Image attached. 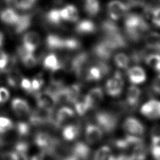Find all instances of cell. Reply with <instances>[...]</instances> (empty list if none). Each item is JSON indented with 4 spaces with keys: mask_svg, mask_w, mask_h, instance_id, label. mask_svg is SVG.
<instances>
[{
    "mask_svg": "<svg viewBox=\"0 0 160 160\" xmlns=\"http://www.w3.org/2000/svg\"><path fill=\"white\" fill-rule=\"evenodd\" d=\"M19 16V14L11 8H6L0 12L1 20L9 25L14 26L16 23Z\"/></svg>",
    "mask_w": 160,
    "mask_h": 160,
    "instance_id": "obj_22",
    "label": "cell"
},
{
    "mask_svg": "<svg viewBox=\"0 0 160 160\" xmlns=\"http://www.w3.org/2000/svg\"><path fill=\"white\" fill-rule=\"evenodd\" d=\"M124 129L131 135L141 136L144 132V126L138 119L133 117L126 118L123 123Z\"/></svg>",
    "mask_w": 160,
    "mask_h": 160,
    "instance_id": "obj_10",
    "label": "cell"
},
{
    "mask_svg": "<svg viewBox=\"0 0 160 160\" xmlns=\"http://www.w3.org/2000/svg\"><path fill=\"white\" fill-rule=\"evenodd\" d=\"M114 160H132V159L130 155L120 154L118 156H114Z\"/></svg>",
    "mask_w": 160,
    "mask_h": 160,
    "instance_id": "obj_51",
    "label": "cell"
},
{
    "mask_svg": "<svg viewBox=\"0 0 160 160\" xmlns=\"http://www.w3.org/2000/svg\"><path fill=\"white\" fill-rule=\"evenodd\" d=\"M94 118L98 126L106 133L112 132L117 127L118 117L112 112L99 111L96 113Z\"/></svg>",
    "mask_w": 160,
    "mask_h": 160,
    "instance_id": "obj_2",
    "label": "cell"
},
{
    "mask_svg": "<svg viewBox=\"0 0 160 160\" xmlns=\"http://www.w3.org/2000/svg\"><path fill=\"white\" fill-rule=\"evenodd\" d=\"M141 91L135 86H131L128 89L126 94V103L131 107H136L141 98Z\"/></svg>",
    "mask_w": 160,
    "mask_h": 160,
    "instance_id": "obj_18",
    "label": "cell"
},
{
    "mask_svg": "<svg viewBox=\"0 0 160 160\" xmlns=\"http://www.w3.org/2000/svg\"><path fill=\"white\" fill-rule=\"evenodd\" d=\"M4 42V35L3 34L0 32V47H1Z\"/></svg>",
    "mask_w": 160,
    "mask_h": 160,
    "instance_id": "obj_53",
    "label": "cell"
},
{
    "mask_svg": "<svg viewBox=\"0 0 160 160\" xmlns=\"http://www.w3.org/2000/svg\"><path fill=\"white\" fill-rule=\"evenodd\" d=\"M53 110L38 107L31 113L29 116L30 123L34 126H39L47 123L52 124L54 118Z\"/></svg>",
    "mask_w": 160,
    "mask_h": 160,
    "instance_id": "obj_3",
    "label": "cell"
},
{
    "mask_svg": "<svg viewBox=\"0 0 160 160\" xmlns=\"http://www.w3.org/2000/svg\"><path fill=\"white\" fill-rule=\"evenodd\" d=\"M61 160H79L77 158H76L74 156H73L72 154H69L68 156L64 158L63 159H62Z\"/></svg>",
    "mask_w": 160,
    "mask_h": 160,
    "instance_id": "obj_52",
    "label": "cell"
},
{
    "mask_svg": "<svg viewBox=\"0 0 160 160\" xmlns=\"http://www.w3.org/2000/svg\"><path fill=\"white\" fill-rule=\"evenodd\" d=\"M22 79V78L20 72L16 69L12 68L8 72L7 82L11 87H17L19 84H20Z\"/></svg>",
    "mask_w": 160,
    "mask_h": 160,
    "instance_id": "obj_31",
    "label": "cell"
},
{
    "mask_svg": "<svg viewBox=\"0 0 160 160\" xmlns=\"http://www.w3.org/2000/svg\"><path fill=\"white\" fill-rule=\"evenodd\" d=\"M43 83H44V81L41 76H37L36 77H35L31 81L32 92L38 91V90H39L42 87V86L43 85Z\"/></svg>",
    "mask_w": 160,
    "mask_h": 160,
    "instance_id": "obj_46",
    "label": "cell"
},
{
    "mask_svg": "<svg viewBox=\"0 0 160 160\" xmlns=\"http://www.w3.org/2000/svg\"><path fill=\"white\" fill-rule=\"evenodd\" d=\"M151 19L156 26L160 28V7L152 9Z\"/></svg>",
    "mask_w": 160,
    "mask_h": 160,
    "instance_id": "obj_45",
    "label": "cell"
},
{
    "mask_svg": "<svg viewBox=\"0 0 160 160\" xmlns=\"http://www.w3.org/2000/svg\"><path fill=\"white\" fill-rule=\"evenodd\" d=\"M115 49L104 38L93 48V53L99 60L108 61Z\"/></svg>",
    "mask_w": 160,
    "mask_h": 160,
    "instance_id": "obj_7",
    "label": "cell"
},
{
    "mask_svg": "<svg viewBox=\"0 0 160 160\" xmlns=\"http://www.w3.org/2000/svg\"><path fill=\"white\" fill-rule=\"evenodd\" d=\"M51 71V83L57 85H62L64 74L66 72L62 65V62H61V64L58 67Z\"/></svg>",
    "mask_w": 160,
    "mask_h": 160,
    "instance_id": "obj_29",
    "label": "cell"
},
{
    "mask_svg": "<svg viewBox=\"0 0 160 160\" xmlns=\"http://www.w3.org/2000/svg\"><path fill=\"white\" fill-rule=\"evenodd\" d=\"M71 154L79 160H89L91 156V149L87 143L79 141L76 142L71 148Z\"/></svg>",
    "mask_w": 160,
    "mask_h": 160,
    "instance_id": "obj_12",
    "label": "cell"
},
{
    "mask_svg": "<svg viewBox=\"0 0 160 160\" xmlns=\"http://www.w3.org/2000/svg\"><path fill=\"white\" fill-rule=\"evenodd\" d=\"M108 11L111 19L116 21L128 14L129 8L128 4L119 0H113L108 4Z\"/></svg>",
    "mask_w": 160,
    "mask_h": 160,
    "instance_id": "obj_5",
    "label": "cell"
},
{
    "mask_svg": "<svg viewBox=\"0 0 160 160\" xmlns=\"http://www.w3.org/2000/svg\"><path fill=\"white\" fill-rule=\"evenodd\" d=\"M61 64V62L58 60L57 56L55 54H50L45 58L43 62V66L44 68L52 71L53 69L58 67Z\"/></svg>",
    "mask_w": 160,
    "mask_h": 160,
    "instance_id": "obj_34",
    "label": "cell"
},
{
    "mask_svg": "<svg viewBox=\"0 0 160 160\" xmlns=\"http://www.w3.org/2000/svg\"><path fill=\"white\" fill-rule=\"evenodd\" d=\"M116 66L121 69H126L129 64V58L124 53H118L114 56Z\"/></svg>",
    "mask_w": 160,
    "mask_h": 160,
    "instance_id": "obj_37",
    "label": "cell"
},
{
    "mask_svg": "<svg viewBox=\"0 0 160 160\" xmlns=\"http://www.w3.org/2000/svg\"><path fill=\"white\" fill-rule=\"evenodd\" d=\"M9 98V92L8 89L1 87L0 88V103L6 102Z\"/></svg>",
    "mask_w": 160,
    "mask_h": 160,
    "instance_id": "obj_48",
    "label": "cell"
},
{
    "mask_svg": "<svg viewBox=\"0 0 160 160\" xmlns=\"http://www.w3.org/2000/svg\"><path fill=\"white\" fill-rule=\"evenodd\" d=\"M14 151L19 155L20 159L22 160H29L31 154V147L29 143L24 141H19L16 143Z\"/></svg>",
    "mask_w": 160,
    "mask_h": 160,
    "instance_id": "obj_26",
    "label": "cell"
},
{
    "mask_svg": "<svg viewBox=\"0 0 160 160\" xmlns=\"http://www.w3.org/2000/svg\"><path fill=\"white\" fill-rule=\"evenodd\" d=\"M152 89L154 92L160 94V74L153 79L152 82Z\"/></svg>",
    "mask_w": 160,
    "mask_h": 160,
    "instance_id": "obj_49",
    "label": "cell"
},
{
    "mask_svg": "<svg viewBox=\"0 0 160 160\" xmlns=\"http://www.w3.org/2000/svg\"><path fill=\"white\" fill-rule=\"evenodd\" d=\"M32 16L31 14L19 15L16 23L14 25L16 33H21L26 31L31 24Z\"/></svg>",
    "mask_w": 160,
    "mask_h": 160,
    "instance_id": "obj_19",
    "label": "cell"
},
{
    "mask_svg": "<svg viewBox=\"0 0 160 160\" xmlns=\"http://www.w3.org/2000/svg\"><path fill=\"white\" fill-rule=\"evenodd\" d=\"M80 42L73 38H64V49H76L80 47Z\"/></svg>",
    "mask_w": 160,
    "mask_h": 160,
    "instance_id": "obj_43",
    "label": "cell"
},
{
    "mask_svg": "<svg viewBox=\"0 0 160 160\" xmlns=\"http://www.w3.org/2000/svg\"><path fill=\"white\" fill-rule=\"evenodd\" d=\"M150 139L152 146L160 144V124L154 125L150 131Z\"/></svg>",
    "mask_w": 160,
    "mask_h": 160,
    "instance_id": "obj_40",
    "label": "cell"
},
{
    "mask_svg": "<svg viewBox=\"0 0 160 160\" xmlns=\"http://www.w3.org/2000/svg\"><path fill=\"white\" fill-rule=\"evenodd\" d=\"M80 133V128L77 124L66 126L62 131V136L66 141H72L78 138Z\"/></svg>",
    "mask_w": 160,
    "mask_h": 160,
    "instance_id": "obj_25",
    "label": "cell"
},
{
    "mask_svg": "<svg viewBox=\"0 0 160 160\" xmlns=\"http://www.w3.org/2000/svg\"><path fill=\"white\" fill-rule=\"evenodd\" d=\"M96 29L95 24L90 20L84 19L78 22L75 27L76 31L79 34H89Z\"/></svg>",
    "mask_w": 160,
    "mask_h": 160,
    "instance_id": "obj_24",
    "label": "cell"
},
{
    "mask_svg": "<svg viewBox=\"0 0 160 160\" xmlns=\"http://www.w3.org/2000/svg\"><path fill=\"white\" fill-rule=\"evenodd\" d=\"M81 86L79 84H74L67 87L68 101L69 102L74 103L79 97Z\"/></svg>",
    "mask_w": 160,
    "mask_h": 160,
    "instance_id": "obj_32",
    "label": "cell"
},
{
    "mask_svg": "<svg viewBox=\"0 0 160 160\" xmlns=\"http://www.w3.org/2000/svg\"><path fill=\"white\" fill-rule=\"evenodd\" d=\"M151 153L156 160H160V144L152 146Z\"/></svg>",
    "mask_w": 160,
    "mask_h": 160,
    "instance_id": "obj_50",
    "label": "cell"
},
{
    "mask_svg": "<svg viewBox=\"0 0 160 160\" xmlns=\"http://www.w3.org/2000/svg\"><path fill=\"white\" fill-rule=\"evenodd\" d=\"M84 10L90 16L96 15L100 10V3L98 0H85Z\"/></svg>",
    "mask_w": 160,
    "mask_h": 160,
    "instance_id": "obj_33",
    "label": "cell"
},
{
    "mask_svg": "<svg viewBox=\"0 0 160 160\" xmlns=\"http://www.w3.org/2000/svg\"><path fill=\"white\" fill-rule=\"evenodd\" d=\"M101 28L104 34L119 30V28L116 24L110 20H106L103 21L101 25Z\"/></svg>",
    "mask_w": 160,
    "mask_h": 160,
    "instance_id": "obj_41",
    "label": "cell"
},
{
    "mask_svg": "<svg viewBox=\"0 0 160 160\" xmlns=\"http://www.w3.org/2000/svg\"><path fill=\"white\" fill-rule=\"evenodd\" d=\"M20 57L23 64L26 68H31L36 66L38 64V59L32 54V53L27 52Z\"/></svg>",
    "mask_w": 160,
    "mask_h": 160,
    "instance_id": "obj_36",
    "label": "cell"
},
{
    "mask_svg": "<svg viewBox=\"0 0 160 160\" xmlns=\"http://www.w3.org/2000/svg\"><path fill=\"white\" fill-rule=\"evenodd\" d=\"M124 28L128 38L132 41H138L149 30V26L142 16L129 13L124 19Z\"/></svg>",
    "mask_w": 160,
    "mask_h": 160,
    "instance_id": "obj_1",
    "label": "cell"
},
{
    "mask_svg": "<svg viewBox=\"0 0 160 160\" xmlns=\"http://www.w3.org/2000/svg\"><path fill=\"white\" fill-rule=\"evenodd\" d=\"M55 139L56 138L52 137L48 132H39L35 134L33 139V143L39 150L48 152Z\"/></svg>",
    "mask_w": 160,
    "mask_h": 160,
    "instance_id": "obj_8",
    "label": "cell"
},
{
    "mask_svg": "<svg viewBox=\"0 0 160 160\" xmlns=\"http://www.w3.org/2000/svg\"><path fill=\"white\" fill-rule=\"evenodd\" d=\"M30 125L26 122L20 121L16 125V130L17 134L21 137L28 136L30 132Z\"/></svg>",
    "mask_w": 160,
    "mask_h": 160,
    "instance_id": "obj_39",
    "label": "cell"
},
{
    "mask_svg": "<svg viewBox=\"0 0 160 160\" xmlns=\"http://www.w3.org/2000/svg\"><path fill=\"white\" fill-rule=\"evenodd\" d=\"M74 104L76 112L80 116L84 115L89 109H91V104L86 96L81 99L79 98Z\"/></svg>",
    "mask_w": 160,
    "mask_h": 160,
    "instance_id": "obj_30",
    "label": "cell"
},
{
    "mask_svg": "<svg viewBox=\"0 0 160 160\" xmlns=\"http://www.w3.org/2000/svg\"><path fill=\"white\" fill-rule=\"evenodd\" d=\"M128 76L129 81L134 84H141L146 79V74L144 70L138 66L129 68L128 70Z\"/></svg>",
    "mask_w": 160,
    "mask_h": 160,
    "instance_id": "obj_15",
    "label": "cell"
},
{
    "mask_svg": "<svg viewBox=\"0 0 160 160\" xmlns=\"http://www.w3.org/2000/svg\"><path fill=\"white\" fill-rule=\"evenodd\" d=\"M103 131L98 126L89 124L85 129V138L88 144H95L99 142L102 137Z\"/></svg>",
    "mask_w": 160,
    "mask_h": 160,
    "instance_id": "obj_13",
    "label": "cell"
},
{
    "mask_svg": "<svg viewBox=\"0 0 160 160\" xmlns=\"http://www.w3.org/2000/svg\"><path fill=\"white\" fill-rule=\"evenodd\" d=\"M124 85L122 75L119 71H116L114 76L108 80L106 84V92L112 96H118L121 94Z\"/></svg>",
    "mask_w": 160,
    "mask_h": 160,
    "instance_id": "obj_4",
    "label": "cell"
},
{
    "mask_svg": "<svg viewBox=\"0 0 160 160\" xmlns=\"http://www.w3.org/2000/svg\"><path fill=\"white\" fill-rule=\"evenodd\" d=\"M114 156L112 155L111 148L108 146L100 147L94 152L93 160H114Z\"/></svg>",
    "mask_w": 160,
    "mask_h": 160,
    "instance_id": "obj_27",
    "label": "cell"
},
{
    "mask_svg": "<svg viewBox=\"0 0 160 160\" xmlns=\"http://www.w3.org/2000/svg\"><path fill=\"white\" fill-rule=\"evenodd\" d=\"M11 107L15 113L19 116H24L30 111V108L28 102L19 98L12 99L11 101Z\"/></svg>",
    "mask_w": 160,
    "mask_h": 160,
    "instance_id": "obj_17",
    "label": "cell"
},
{
    "mask_svg": "<svg viewBox=\"0 0 160 160\" xmlns=\"http://www.w3.org/2000/svg\"><path fill=\"white\" fill-rule=\"evenodd\" d=\"M89 102L91 108L98 105L103 98V91L100 87H96L89 91L86 96Z\"/></svg>",
    "mask_w": 160,
    "mask_h": 160,
    "instance_id": "obj_23",
    "label": "cell"
},
{
    "mask_svg": "<svg viewBox=\"0 0 160 160\" xmlns=\"http://www.w3.org/2000/svg\"><path fill=\"white\" fill-rule=\"evenodd\" d=\"M46 19L48 21L52 24H54V25L59 24L61 21L62 20L61 15L60 9H53L50 10L46 14Z\"/></svg>",
    "mask_w": 160,
    "mask_h": 160,
    "instance_id": "obj_35",
    "label": "cell"
},
{
    "mask_svg": "<svg viewBox=\"0 0 160 160\" xmlns=\"http://www.w3.org/2000/svg\"><path fill=\"white\" fill-rule=\"evenodd\" d=\"M40 43V37L34 31H30L26 33L22 38V47L30 53H32L38 47Z\"/></svg>",
    "mask_w": 160,
    "mask_h": 160,
    "instance_id": "obj_11",
    "label": "cell"
},
{
    "mask_svg": "<svg viewBox=\"0 0 160 160\" xmlns=\"http://www.w3.org/2000/svg\"><path fill=\"white\" fill-rule=\"evenodd\" d=\"M37 0H13L15 6L20 9L26 10L32 7Z\"/></svg>",
    "mask_w": 160,
    "mask_h": 160,
    "instance_id": "obj_42",
    "label": "cell"
},
{
    "mask_svg": "<svg viewBox=\"0 0 160 160\" xmlns=\"http://www.w3.org/2000/svg\"><path fill=\"white\" fill-rule=\"evenodd\" d=\"M141 113L150 119L160 118V101L151 99L144 104L140 109Z\"/></svg>",
    "mask_w": 160,
    "mask_h": 160,
    "instance_id": "obj_6",
    "label": "cell"
},
{
    "mask_svg": "<svg viewBox=\"0 0 160 160\" xmlns=\"http://www.w3.org/2000/svg\"><path fill=\"white\" fill-rule=\"evenodd\" d=\"M6 2H9L10 1H11V0H4Z\"/></svg>",
    "mask_w": 160,
    "mask_h": 160,
    "instance_id": "obj_54",
    "label": "cell"
},
{
    "mask_svg": "<svg viewBox=\"0 0 160 160\" xmlns=\"http://www.w3.org/2000/svg\"><path fill=\"white\" fill-rule=\"evenodd\" d=\"M13 128L12 121L6 117L0 116V134L6 133Z\"/></svg>",
    "mask_w": 160,
    "mask_h": 160,
    "instance_id": "obj_38",
    "label": "cell"
},
{
    "mask_svg": "<svg viewBox=\"0 0 160 160\" xmlns=\"http://www.w3.org/2000/svg\"><path fill=\"white\" fill-rule=\"evenodd\" d=\"M46 44L51 50L64 49V38L56 34H49L46 38Z\"/></svg>",
    "mask_w": 160,
    "mask_h": 160,
    "instance_id": "obj_21",
    "label": "cell"
},
{
    "mask_svg": "<svg viewBox=\"0 0 160 160\" xmlns=\"http://www.w3.org/2000/svg\"><path fill=\"white\" fill-rule=\"evenodd\" d=\"M60 11L62 20L71 22H76L78 20V11L74 6L72 4L67 5L64 8L61 9Z\"/></svg>",
    "mask_w": 160,
    "mask_h": 160,
    "instance_id": "obj_20",
    "label": "cell"
},
{
    "mask_svg": "<svg viewBox=\"0 0 160 160\" xmlns=\"http://www.w3.org/2000/svg\"><path fill=\"white\" fill-rule=\"evenodd\" d=\"M144 61L149 67L160 72V52L148 54L144 58Z\"/></svg>",
    "mask_w": 160,
    "mask_h": 160,
    "instance_id": "obj_28",
    "label": "cell"
},
{
    "mask_svg": "<svg viewBox=\"0 0 160 160\" xmlns=\"http://www.w3.org/2000/svg\"><path fill=\"white\" fill-rule=\"evenodd\" d=\"M35 98L38 107L49 109H54V106L58 104L56 98L51 92L46 89L35 94Z\"/></svg>",
    "mask_w": 160,
    "mask_h": 160,
    "instance_id": "obj_9",
    "label": "cell"
},
{
    "mask_svg": "<svg viewBox=\"0 0 160 160\" xmlns=\"http://www.w3.org/2000/svg\"><path fill=\"white\" fill-rule=\"evenodd\" d=\"M144 42L148 49L156 52H160V34L156 32L147 33L144 36Z\"/></svg>",
    "mask_w": 160,
    "mask_h": 160,
    "instance_id": "obj_16",
    "label": "cell"
},
{
    "mask_svg": "<svg viewBox=\"0 0 160 160\" xmlns=\"http://www.w3.org/2000/svg\"><path fill=\"white\" fill-rule=\"evenodd\" d=\"M21 87L24 89L26 91L28 92H32V84H31V81H30L29 79L27 78H22L21 83H20Z\"/></svg>",
    "mask_w": 160,
    "mask_h": 160,
    "instance_id": "obj_47",
    "label": "cell"
},
{
    "mask_svg": "<svg viewBox=\"0 0 160 160\" xmlns=\"http://www.w3.org/2000/svg\"><path fill=\"white\" fill-rule=\"evenodd\" d=\"M1 160H20L19 155L12 151L3 152L0 156Z\"/></svg>",
    "mask_w": 160,
    "mask_h": 160,
    "instance_id": "obj_44",
    "label": "cell"
},
{
    "mask_svg": "<svg viewBox=\"0 0 160 160\" xmlns=\"http://www.w3.org/2000/svg\"><path fill=\"white\" fill-rule=\"evenodd\" d=\"M74 116V111L68 107H62L60 108L56 116L54 118L52 124L56 128L62 126V123L69 120Z\"/></svg>",
    "mask_w": 160,
    "mask_h": 160,
    "instance_id": "obj_14",
    "label": "cell"
}]
</instances>
